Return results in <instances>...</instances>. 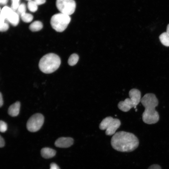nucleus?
Instances as JSON below:
<instances>
[{
	"instance_id": "nucleus-1",
	"label": "nucleus",
	"mask_w": 169,
	"mask_h": 169,
	"mask_svg": "<svg viewBox=\"0 0 169 169\" xmlns=\"http://www.w3.org/2000/svg\"><path fill=\"white\" fill-rule=\"evenodd\" d=\"M111 144L112 147L116 151L130 152L138 147L139 141L133 134L121 131L116 132L113 135Z\"/></svg>"
},
{
	"instance_id": "nucleus-2",
	"label": "nucleus",
	"mask_w": 169,
	"mask_h": 169,
	"mask_svg": "<svg viewBox=\"0 0 169 169\" xmlns=\"http://www.w3.org/2000/svg\"><path fill=\"white\" fill-rule=\"evenodd\" d=\"M141 102L145 107L142 116L143 122L148 124L157 122L159 120V116L155 110V107L158 104L156 95L152 93L146 94L141 98Z\"/></svg>"
},
{
	"instance_id": "nucleus-3",
	"label": "nucleus",
	"mask_w": 169,
	"mask_h": 169,
	"mask_svg": "<svg viewBox=\"0 0 169 169\" xmlns=\"http://www.w3.org/2000/svg\"><path fill=\"white\" fill-rule=\"evenodd\" d=\"M60 64L59 57L52 53L44 56L39 61L38 66L42 72L45 74H50L57 69Z\"/></svg>"
},
{
	"instance_id": "nucleus-4",
	"label": "nucleus",
	"mask_w": 169,
	"mask_h": 169,
	"mask_svg": "<svg viewBox=\"0 0 169 169\" xmlns=\"http://www.w3.org/2000/svg\"><path fill=\"white\" fill-rule=\"evenodd\" d=\"M129 95L130 98L120 101L118 105L119 109L124 112L128 111L133 107L136 108L141 101V93L139 90L132 89L129 91Z\"/></svg>"
},
{
	"instance_id": "nucleus-5",
	"label": "nucleus",
	"mask_w": 169,
	"mask_h": 169,
	"mask_svg": "<svg viewBox=\"0 0 169 169\" xmlns=\"http://www.w3.org/2000/svg\"><path fill=\"white\" fill-rule=\"evenodd\" d=\"M70 20L69 15L60 13L55 14L52 17L50 23L54 29L61 32L66 29Z\"/></svg>"
},
{
	"instance_id": "nucleus-6",
	"label": "nucleus",
	"mask_w": 169,
	"mask_h": 169,
	"mask_svg": "<svg viewBox=\"0 0 169 169\" xmlns=\"http://www.w3.org/2000/svg\"><path fill=\"white\" fill-rule=\"evenodd\" d=\"M121 125L118 119L111 116L107 117L103 120L99 125L100 130H105V134L108 136L114 135Z\"/></svg>"
},
{
	"instance_id": "nucleus-7",
	"label": "nucleus",
	"mask_w": 169,
	"mask_h": 169,
	"mask_svg": "<svg viewBox=\"0 0 169 169\" xmlns=\"http://www.w3.org/2000/svg\"><path fill=\"white\" fill-rule=\"evenodd\" d=\"M44 121V117L41 114L36 113L32 115L27 121L26 127L31 132H35L41 128Z\"/></svg>"
},
{
	"instance_id": "nucleus-8",
	"label": "nucleus",
	"mask_w": 169,
	"mask_h": 169,
	"mask_svg": "<svg viewBox=\"0 0 169 169\" xmlns=\"http://www.w3.org/2000/svg\"><path fill=\"white\" fill-rule=\"evenodd\" d=\"M56 6L61 13L70 16L74 12L76 4L74 0H56Z\"/></svg>"
},
{
	"instance_id": "nucleus-9",
	"label": "nucleus",
	"mask_w": 169,
	"mask_h": 169,
	"mask_svg": "<svg viewBox=\"0 0 169 169\" xmlns=\"http://www.w3.org/2000/svg\"><path fill=\"white\" fill-rule=\"evenodd\" d=\"M73 139L70 137H61L55 141V145L59 148H66L71 146L73 144Z\"/></svg>"
},
{
	"instance_id": "nucleus-10",
	"label": "nucleus",
	"mask_w": 169,
	"mask_h": 169,
	"mask_svg": "<svg viewBox=\"0 0 169 169\" xmlns=\"http://www.w3.org/2000/svg\"><path fill=\"white\" fill-rule=\"evenodd\" d=\"M20 107V103L18 101L12 104L8 108V113L12 117H15L19 114Z\"/></svg>"
},
{
	"instance_id": "nucleus-11",
	"label": "nucleus",
	"mask_w": 169,
	"mask_h": 169,
	"mask_svg": "<svg viewBox=\"0 0 169 169\" xmlns=\"http://www.w3.org/2000/svg\"><path fill=\"white\" fill-rule=\"evenodd\" d=\"M13 10L11 8L5 6L1 10L0 15V24L5 22V19H7Z\"/></svg>"
},
{
	"instance_id": "nucleus-12",
	"label": "nucleus",
	"mask_w": 169,
	"mask_h": 169,
	"mask_svg": "<svg viewBox=\"0 0 169 169\" xmlns=\"http://www.w3.org/2000/svg\"><path fill=\"white\" fill-rule=\"evenodd\" d=\"M56 151L50 148L45 147L41 150V154L42 156L44 158L49 159L52 158L56 154Z\"/></svg>"
},
{
	"instance_id": "nucleus-13",
	"label": "nucleus",
	"mask_w": 169,
	"mask_h": 169,
	"mask_svg": "<svg viewBox=\"0 0 169 169\" xmlns=\"http://www.w3.org/2000/svg\"><path fill=\"white\" fill-rule=\"evenodd\" d=\"M7 20L12 25L16 26L19 22V17L18 14L13 11L7 19Z\"/></svg>"
},
{
	"instance_id": "nucleus-14",
	"label": "nucleus",
	"mask_w": 169,
	"mask_h": 169,
	"mask_svg": "<svg viewBox=\"0 0 169 169\" xmlns=\"http://www.w3.org/2000/svg\"><path fill=\"white\" fill-rule=\"evenodd\" d=\"M43 27V25L41 22L36 21L31 23L29 26L30 30L33 32L38 31L41 30Z\"/></svg>"
},
{
	"instance_id": "nucleus-15",
	"label": "nucleus",
	"mask_w": 169,
	"mask_h": 169,
	"mask_svg": "<svg viewBox=\"0 0 169 169\" xmlns=\"http://www.w3.org/2000/svg\"><path fill=\"white\" fill-rule=\"evenodd\" d=\"M159 38L163 45L166 46H169V36L166 32L161 34L160 35Z\"/></svg>"
},
{
	"instance_id": "nucleus-16",
	"label": "nucleus",
	"mask_w": 169,
	"mask_h": 169,
	"mask_svg": "<svg viewBox=\"0 0 169 169\" xmlns=\"http://www.w3.org/2000/svg\"><path fill=\"white\" fill-rule=\"evenodd\" d=\"M79 59V57L77 54H73L69 58L68 60V63L70 66H74L77 63Z\"/></svg>"
},
{
	"instance_id": "nucleus-17",
	"label": "nucleus",
	"mask_w": 169,
	"mask_h": 169,
	"mask_svg": "<svg viewBox=\"0 0 169 169\" xmlns=\"http://www.w3.org/2000/svg\"><path fill=\"white\" fill-rule=\"evenodd\" d=\"M38 5L34 1H29L28 3V8L30 11L34 12L38 9Z\"/></svg>"
},
{
	"instance_id": "nucleus-18",
	"label": "nucleus",
	"mask_w": 169,
	"mask_h": 169,
	"mask_svg": "<svg viewBox=\"0 0 169 169\" xmlns=\"http://www.w3.org/2000/svg\"><path fill=\"white\" fill-rule=\"evenodd\" d=\"M21 17L22 20L25 23L31 22L33 18V16L32 14L26 13L21 15Z\"/></svg>"
},
{
	"instance_id": "nucleus-19",
	"label": "nucleus",
	"mask_w": 169,
	"mask_h": 169,
	"mask_svg": "<svg viewBox=\"0 0 169 169\" xmlns=\"http://www.w3.org/2000/svg\"><path fill=\"white\" fill-rule=\"evenodd\" d=\"M11 9L12 10L15 11L18 10V9L19 6V1L20 0H11Z\"/></svg>"
},
{
	"instance_id": "nucleus-20",
	"label": "nucleus",
	"mask_w": 169,
	"mask_h": 169,
	"mask_svg": "<svg viewBox=\"0 0 169 169\" xmlns=\"http://www.w3.org/2000/svg\"><path fill=\"white\" fill-rule=\"evenodd\" d=\"M26 7L25 4L24 3L20 4L18 9V13L20 15L26 13Z\"/></svg>"
},
{
	"instance_id": "nucleus-21",
	"label": "nucleus",
	"mask_w": 169,
	"mask_h": 169,
	"mask_svg": "<svg viewBox=\"0 0 169 169\" xmlns=\"http://www.w3.org/2000/svg\"><path fill=\"white\" fill-rule=\"evenodd\" d=\"M8 128L7 123L2 120L0 121V131L2 133L5 132L7 130Z\"/></svg>"
},
{
	"instance_id": "nucleus-22",
	"label": "nucleus",
	"mask_w": 169,
	"mask_h": 169,
	"mask_svg": "<svg viewBox=\"0 0 169 169\" xmlns=\"http://www.w3.org/2000/svg\"><path fill=\"white\" fill-rule=\"evenodd\" d=\"M9 25L8 23L4 22L0 24V30L1 32L6 31L9 28Z\"/></svg>"
},
{
	"instance_id": "nucleus-23",
	"label": "nucleus",
	"mask_w": 169,
	"mask_h": 169,
	"mask_svg": "<svg viewBox=\"0 0 169 169\" xmlns=\"http://www.w3.org/2000/svg\"><path fill=\"white\" fill-rule=\"evenodd\" d=\"M147 169H161V168L158 164H153L150 166Z\"/></svg>"
},
{
	"instance_id": "nucleus-24",
	"label": "nucleus",
	"mask_w": 169,
	"mask_h": 169,
	"mask_svg": "<svg viewBox=\"0 0 169 169\" xmlns=\"http://www.w3.org/2000/svg\"><path fill=\"white\" fill-rule=\"evenodd\" d=\"M50 169H60V168L56 163H52L50 165Z\"/></svg>"
},
{
	"instance_id": "nucleus-25",
	"label": "nucleus",
	"mask_w": 169,
	"mask_h": 169,
	"mask_svg": "<svg viewBox=\"0 0 169 169\" xmlns=\"http://www.w3.org/2000/svg\"><path fill=\"white\" fill-rule=\"evenodd\" d=\"M5 145V141L3 138L1 136H0V147L2 148Z\"/></svg>"
},
{
	"instance_id": "nucleus-26",
	"label": "nucleus",
	"mask_w": 169,
	"mask_h": 169,
	"mask_svg": "<svg viewBox=\"0 0 169 169\" xmlns=\"http://www.w3.org/2000/svg\"><path fill=\"white\" fill-rule=\"evenodd\" d=\"M34 1L38 5L43 4L46 2V0H34Z\"/></svg>"
},
{
	"instance_id": "nucleus-27",
	"label": "nucleus",
	"mask_w": 169,
	"mask_h": 169,
	"mask_svg": "<svg viewBox=\"0 0 169 169\" xmlns=\"http://www.w3.org/2000/svg\"><path fill=\"white\" fill-rule=\"evenodd\" d=\"M3 104V100L2 95L1 92L0 93V107H1Z\"/></svg>"
},
{
	"instance_id": "nucleus-28",
	"label": "nucleus",
	"mask_w": 169,
	"mask_h": 169,
	"mask_svg": "<svg viewBox=\"0 0 169 169\" xmlns=\"http://www.w3.org/2000/svg\"><path fill=\"white\" fill-rule=\"evenodd\" d=\"M0 2L2 4H5L7 3V0H0Z\"/></svg>"
},
{
	"instance_id": "nucleus-29",
	"label": "nucleus",
	"mask_w": 169,
	"mask_h": 169,
	"mask_svg": "<svg viewBox=\"0 0 169 169\" xmlns=\"http://www.w3.org/2000/svg\"><path fill=\"white\" fill-rule=\"evenodd\" d=\"M166 33L169 36V24L167 25V27Z\"/></svg>"
},
{
	"instance_id": "nucleus-30",
	"label": "nucleus",
	"mask_w": 169,
	"mask_h": 169,
	"mask_svg": "<svg viewBox=\"0 0 169 169\" xmlns=\"http://www.w3.org/2000/svg\"><path fill=\"white\" fill-rule=\"evenodd\" d=\"M28 0L29 1L31 0Z\"/></svg>"
}]
</instances>
